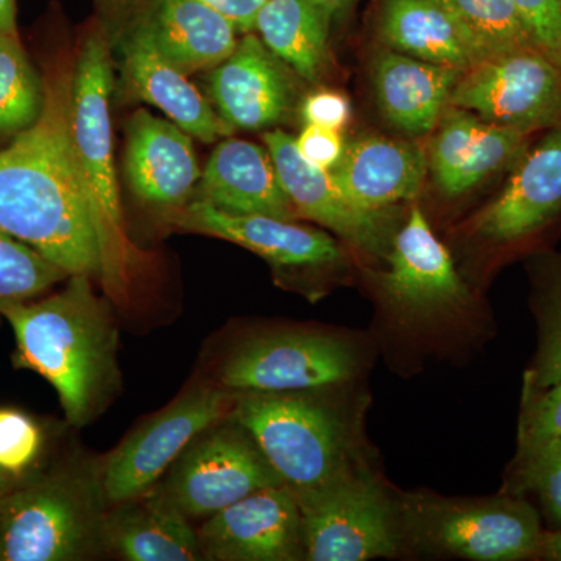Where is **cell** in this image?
I'll return each instance as SVG.
<instances>
[{
	"label": "cell",
	"mask_w": 561,
	"mask_h": 561,
	"mask_svg": "<svg viewBox=\"0 0 561 561\" xmlns=\"http://www.w3.org/2000/svg\"><path fill=\"white\" fill-rule=\"evenodd\" d=\"M427 171L426 153L416 144L370 136L350 144L331 173L351 205L386 213L398 203L415 201Z\"/></svg>",
	"instance_id": "20"
},
{
	"label": "cell",
	"mask_w": 561,
	"mask_h": 561,
	"mask_svg": "<svg viewBox=\"0 0 561 561\" xmlns=\"http://www.w3.org/2000/svg\"><path fill=\"white\" fill-rule=\"evenodd\" d=\"M210 95L217 114L232 130L249 131L278 124L294 101V90L279 58L253 33L214 69Z\"/></svg>",
	"instance_id": "17"
},
{
	"label": "cell",
	"mask_w": 561,
	"mask_h": 561,
	"mask_svg": "<svg viewBox=\"0 0 561 561\" xmlns=\"http://www.w3.org/2000/svg\"><path fill=\"white\" fill-rule=\"evenodd\" d=\"M41 446L43 434L31 416L0 408V470L21 478L38 459Z\"/></svg>",
	"instance_id": "34"
},
{
	"label": "cell",
	"mask_w": 561,
	"mask_h": 561,
	"mask_svg": "<svg viewBox=\"0 0 561 561\" xmlns=\"http://www.w3.org/2000/svg\"><path fill=\"white\" fill-rule=\"evenodd\" d=\"M46 84L33 68L20 36L0 32V140H13L38 122Z\"/></svg>",
	"instance_id": "28"
},
{
	"label": "cell",
	"mask_w": 561,
	"mask_h": 561,
	"mask_svg": "<svg viewBox=\"0 0 561 561\" xmlns=\"http://www.w3.org/2000/svg\"><path fill=\"white\" fill-rule=\"evenodd\" d=\"M125 175L139 201L181 205L202 179L190 133L149 111H136L128 124Z\"/></svg>",
	"instance_id": "19"
},
{
	"label": "cell",
	"mask_w": 561,
	"mask_h": 561,
	"mask_svg": "<svg viewBox=\"0 0 561 561\" xmlns=\"http://www.w3.org/2000/svg\"><path fill=\"white\" fill-rule=\"evenodd\" d=\"M13 328V364L54 386L70 424L83 426L116 383L117 332L91 289L90 275H70L60 294L0 309Z\"/></svg>",
	"instance_id": "2"
},
{
	"label": "cell",
	"mask_w": 561,
	"mask_h": 561,
	"mask_svg": "<svg viewBox=\"0 0 561 561\" xmlns=\"http://www.w3.org/2000/svg\"><path fill=\"white\" fill-rule=\"evenodd\" d=\"M531 43L561 69V7L559 0H512Z\"/></svg>",
	"instance_id": "35"
},
{
	"label": "cell",
	"mask_w": 561,
	"mask_h": 561,
	"mask_svg": "<svg viewBox=\"0 0 561 561\" xmlns=\"http://www.w3.org/2000/svg\"><path fill=\"white\" fill-rule=\"evenodd\" d=\"M461 70L416 60L397 50L378 55L373 68L376 101L390 125L409 136L434 131L449 106Z\"/></svg>",
	"instance_id": "23"
},
{
	"label": "cell",
	"mask_w": 561,
	"mask_h": 561,
	"mask_svg": "<svg viewBox=\"0 0 561 561\" xmlns=\"http://www.w3.org/2000/svg\"><path fill=\"white\" fill-rule=\"evenodd\" d=\"M561 438V381L531 389L524 386L516 459Z\"/></svg>",
	"instance_id": "33"
},
{
	"label": "cell",
	"mask_w": 561,
	"mask_h": 561,
	"mask_svg": "<svg viewBox=\"0 0 561 561\" xmlns=\"http://www.w3.org/2000/svg\"><path fill=\"white\" fill-rule=\"evenodd\" d=\"M459 24L479 61L502 51L535 46L512 0H438ZM537 47V46H535Z\"/></svg>",
	"instance_id": "30"
},
{
	"label": "cell",
	"mask_w": 561,
	"mask_h": 561,
	"mask_svg": "<svg viewBox=\"0 0 561 561\" xmlns=\"http://www.w3.org/2000/svg\"><path fill=\"white\" fill-rule=\"evenodd\" d=\"M201 2L231 21L238 32L251 33L254 31L257 14L267 0H201Z\"/></svg>",
	"instance_id": "38"
},
{
	"label": "cell",
	"mask_w": 561,
	"mask_h": 561,
	"mask_svg": "<svg viewBox=\"0 0 561 561\" xmlns=\"http://www.w3.org/2000/svg\"><path fill=\"white\" fill-rule=\"evenodd\" d=\"M72 76L46 84L38 122L0 149V230L69 275L102 273V249L70 131Z\"/></svg>",
	"instance_id": "1"
},
{
	"label": "cell",
	"mask_w": 561,
	"mask_h": 561,
	"mask_svg": "<svg viewBox=\"0 0 561 561\" xmlns=\"http://www.w3.org/2000/svg\"><path fill=\"white\" fill-rule=\"evenodd\" d=\"M301 114L306 124L342 131L351 119V103L342 92L321 90L306 98Z\"/></svg>",
	"instance_id": "37"
},
{
	"label": "cell",
	"mask_w": 561,
	"mask_h": 561,
	"mask_svg": "<svg viewBox=\"0 0 561 561\" xmlns=\"http://www.w3.org/2000/svg\"><path fill=\"white\" fill-rule=\"evenodd\" d=\"M561 217V125L530 142L496 197L479 210L472 231L507 245L537 234Z\"/></svg>",
	"instance_id": "14"
},
{
	"label": "cell",
	"mask_w": 561,
	"mask_h": 561,
	"mask_svg": "<svg viewBox=\"0 0 561 561\" xmlns=\"http://www.w3.org/2000/svg\"><path fill=\"white\" fill-rule=\"evenodd\" d=\"M512 494L534 493L552 530H561V438L515 459Z\"/></svg>",
	"instance_id": "32"
},
{
	"label": "cell",
	"mask_w": 561,
	"mask_h": 561,
	"mask_svg": "<svg viewBox=\"0 0 561 561\" xmlns=\"http://www.w3.org/2000/svg\"><path fill=\"white\" fill-rule=\"evenodd\" d=\"M357 360L348 345L320 334L265 335L241 346L225 362V389L291 393L345 382Z\"/></svg>",
	"instance_id": "11"
},
{
	"label": "cell",
	"mask_w": 561,
	"mask_h": 561,
	"mask_svg": "<svg viewBox=\"0 0 561 561\" xmlns=\"http://www.w3.org/2000/svg\"><path fill=\"white\" fill-rule=\"evenodd\" d=\"M101 478L58 471L0 497V561L83 560L105 545Z\"/></svg>",
	"instance_id": "3"
},
{
	"label": "cell",
	"mask_w": 561,
	"mask_h": 561,
	"mask_svg": "<svg viewBox=\"0 0 561 561\" xmlns=\"http://www.w3.org/2000/svg\"><path fill=\"white\" fill-rule=\"evenodd\" d=\"M2 496H3V494H0V497H2Z\"/></svg>",
	"instance_id": "43"
},
{
	"label": "cell",
	"mask_w": 561,
	"mask_h": 561,
	"mask_svg": "<svg viewBox=\"0 0 561 561\" xmlns=\"http://www.w3.org/2000/svg\"><path fill=\"white\" fill-rule=\"evenodd\" d=\"M234 402L225 390L198 387L144 421L103 467L106 502L117 505L146 494L198 435L232 412Z\"/></svg>",
	"instance_id": "10"
},
{
	"label": "cell",
	"mask_w": 561,
	"mask_h": 561,
	"mask_svg": "<svg viewBox=\"0 0 561 561\" xmlns=\"http://www.w3.org/2000/svg\"><path fill=\"white\" fill-rule=\"evenodd\" d=\"M173 220L186 230L238 243L284 267H316L334 264L342 257L337 243L327 232L276 217L228 213L202 198L192 202Z\"/></svg>",
	"instance_id": "18"
},
{
	"label": "cell",
	"mask_w": 561,
	"mask_h": 561,
	"mask_svg": "<svg viewBox=\"0 0 561 561\" xmlns=\"http://www.w3.org/2000/svg\"><path fill=\"white\" fill-rule=\"evenodd\" d=\"M387 261L389 271L382 275V290L402 317L430 319L467 305L468 290L451 254L419 206H413L391 241Z\"/></svg>",
	"instance_id": "13"
},
{
	"label": "cell",
	"mask_w": 561,
	"mask_h": 561,
	"mask_svg": "<svg viewBox=\"0 0 561 561\" xmlns=\"http://www.w3.org/2000/svg\"><path fill=\"white\" fill-rule=\"evenodd\" d=\"M538 557L545 560L561 561V530L542 531Z\"/></svg>",
	"instance_id": "39"
},
{
	"label": "cell",
	"mask_w": 561,
	"mask_h": 561,
	"mask_svg": "<svg viewBox=\"0 0 561 561\" xmlns=\"http://www.w3.org/2000/svg\"><path fill=\"white\" fill-rule=\"evenodd\" d=\"M146 22L154 44L184 73L217 68L238 47V28L201 0H151Z\"/></svg>",
	"instance_id": "25"
},
{
	"label": "cell",
	"mask_w": 561,
	"mask_h": 561,
	"mask_svg": "<svg viewBox=\"0 0 561 561\" xmlns=\"http://www.w3.org/2000/svg\"><path fill=\"white\" fill-rule=\"evenodd\" d=\"M202 201L234 214H257L295 220L291 205L271 153L242 139L221 140L202 175Z\"/></svg>",
	"instance_id": "22"
},
{
	"label": "cell",
	"mask_w": 561,
	"mask_h": 561,
	"mask_svg": "<svg viewBox=\"0 0 561 561\" xmlns=\"http://www.w3.org/2000/svg\"><path fill=\"white\" fill-rule=\"evenodd\" d=\"M449 105L502 127L546 131L561 125V69L535 46L502 51L461 72Z\"/></svg>",
	"instance_id": "8"
},
{
	"label": "cell",
	"mask_w": 561,
	"mask_h": 561,
	"mask_svg": "<svg viewBox=\"0 0 561 561\" xmlns=\"http://www.w3.org/2000/svg\"><path fill=\"white\" fill-rule=\"evenodd\" d=\"M330 21V14L313 0H267L254 31L280 61L316 83L328 61Z\"/></svg>",
	"instance_id": "27"
},
{
	"label": "cell",
	"mask_w": 561,
	"mask_h": 561,
	"mask_svg": "<svg viewBox=\"0 0 561 561\" xmlns=\"http://www.w3.org/2000/svg\"><path fill=\"white\" fill-rule=\"evenodd\" d=\"M0 32L18 35L16 0H0Z\"/></svg>",
	"instance_id": "40"
},
{
	"label": "cell",
	"mask_w": 561,
	"mask_h": 561,
	"mask_svg": "<svg viewBox=\"0 0 561 561\" xmlns=\"http://www.w3.org/2000/svg\"><path fill=\"white\" fill-rule=\"evenodd\" d=\"M66 278L60 265L0 230V309L35 300Z\"/></svg>",
	"instance_id": "31"
},
{
	"label": "cell",
	"mask_w": 561,
	"mask_h": 561,
	"mask_svg": "<svg viewBox=\"0 0 561 561\" xmlns=\"http://www.w3.org/2000/svg\"><path fill=\"white\" fill-rule=\"evenodd\" d=\"M264 140L280 184L298 217L337 232L362 250L375 253L382 250L386 213H370L351 205L339 190L332 173L306 161L295 146V138L287 133L267 131Z\"/></svg>",
	"instance_id": "16"
},
{
	"label": "cell",
	"mask_w": 561,
	"mask_h": 561,
	"mask_svg": "<svg viewBox=\"0 0 561 561\" xmlns=\"http://www.w3.org/2000/svg\"><path fill=\"white\" fill-rule=\"evenodd\" d=\"M232 420L294 494L319 489L353 467L345 424L313 398L250 391L234 402Z\"/></svg>",
	"instance_id": "4"
},
{
	"label": "cell",
	"mask_w": 561,
	"mask_h": 561,
	"mask_svg": "<svg viewBox=\"0 0 561 561\" xmlns=\"http://www.w3.org/2000/svg\"><path fill=\"white\" fill-rule=\"evenodd\" d=\"M432 139L427 169L446 197H460L522 158L534 135L449 105Z\"/></svg>",
	"instance_id": "15"
},
{
	"label": "cell",
	"mask_w": 561,
	"mask_h": 561,
	"mask_svg": "<svg viewBox=\"0 0 561 561\" xmlns=\"http://www.w3.org/2000/svg\"><path fill=\"white\" fill-rule=\"evenodd\" d=\"M198 541L206 560L305 559L297 497L286 485L253 491L210 515L198 531Z\"/></svg>",
	"instance_id": "12"
},
{
	"label": "cell",
	"mask_w": 561,
	"mask_h": 561,
	"mask_svg": "<svg viewBox=\"0 0 561 561\" xmlns=\"http://www.w3.org/2000/svg\"><path fill=\"white\" fill-rule=\"evenodd\" d=\"M404 522L415 541L432 551L479 561L538 557L545 531L537 508L512 493L461 501L411 497Z\"/></svg>",
	"instance_id": "6"
},
{
	"label": "cell",
	"mask_w": 561,
	"mask_h": 561,
	"mask_svg": "<svg viewBox=\"0 0 561 561\" xmlns=\"http://www.w3.org/2000/svg\"><path fill=\"white\" fill-rule=\"evenodd\" d=\"M295 146L306 161L328 172L341 164L346 150L341 131L313 124H306Z\"/></svg>",
	"instance_id": "36"
},
{
	"label": "cell",
	"mask_w": 561,
	"mask_h": 561,
	"mask_svg": "<svg viewBox=\"0 0 561 561\" xmlns=\"http://www.w3.org/2000/svg\"><path fill=\"white\" fill-rule=\"evenodd\" d=\"M559 2H560V7H561V0H559Z\"/></svg>",
	"instance_id": "44"
},
{
	"label": "cell",
	"mask_w": 561,
	"mask_h": 561,
	"mask_svg": "<svg viewBox=\"0 0 561 561\" xmlns=\"http://www.w3.org/2000/svg\"><path fill=\"white\" fill-rule=\"evenodd\" d=\"M111 90L113 66L108 43L102 33H95L81 47L72 72L70 131L101 241L102 273L116 280L128 260V242L122 225L119 186L113 161Z\"/></svg>",
	"instance_id": "5"
},
{
	"label": "cell",
	"mask_w": 561,
	"mask_h": 561,
	"mask_svg": "<svg viewBox=\"0 0 561 561\" xmlns=\"http://www.w3.org/2000/svg\"><path fill=\"white\" fill-rule=\"evenodd\" d=\"M125 79L139 99L157 106L184 131L203 142L230 136L232 128L216 113L183 70L158 49L146 22L124 43Z\"/></svg>",
	"instance_id": "21"
},
{
	"label": "cell",
	"mask_w": 561,
	"mask_h": 561,
	"mask_svg": "<svg viewBox=\"0 0 561 561\" xmlns=\"http://www.w3.org/2000/svg\"><path fill=\"white\" fill-rule=\"evenodd\" d=\"M20 479L16 476L10 474V472L0 470V494H5L7 491L13 489L20 482Z\"/></svg>",
	"instance_id": "42"
},
{
	"label": "cell",
	"mask_w": 561,
	"mask_h": 561,
	"mask_svg": "<svg viewBox=\"0 0 561 561\" xmlns=\"http://www.w3.org/2000/svg\"><path fill=\"white\" fill-rule=\"evenodd\" d=\"M313 2H316L320 9L327 11L330 18H334L335 14H341L346 9H350L354 0H313Z\"/></svg>",
	"instance_id": "41"
},
{
	"label": "cell",
	"mask_w": 561,
	"mask_h": 561,
	"mask_svg": "<svg viewBox=\"0 0 561 561\" xmlns=\"http://www.w3.org/2000/svg\"><path fill=\"white\" fill-rule=\"evenodd\" d=\"M534 278L538 350L524 386L545 389L561 381V254H546L535 262Z\"/></svg>",
	"instance_id": "29"
},
{
	"label": "cell",
	"mask_w": 561,
	"mask_h": 561,
	"mask_svg": "<svg viewBox=\"0 0 561 561\" xmlns=\"http://www.w3.org/2000/svg\"><path fill=\"white\" fill-rule=\"evenodd\" d=\"M379 33L391 50L459 69L479 61L478 51L438 0H382Z\"/></svg>",
	"instance_id": "26"
},
{
	"label": "cell",
	"mask_w": 561,
	"mask_h": 561,
	"mask_svg": "<svg viewBox=\"0 0 561 561\" xmlns=\"http://www.w3.org/2000/svg\"><path fill=\"white\" fill-rule=\"evenodd\" d=\"M105 519L103 540L128 561H197L198 534L162 491L122 502Z\"/></svg>",
	"instance_id": "24"
},
{
	"label": "cell",
	"mask_w": 561,
	"mask_h": 561,
	"mask_svg": "<svg viewBox=\"0 0 561 561\" xmlns=\"http://www.w3.org/2000/svg\"><path fill=\"white\" fill-rule=\"evenodd\" d=\"M284 485L238 421L198 435L175 460L162 493L187 518L214 515L253 491Z\"/></svg>",
	"instance_id": "9"
},
{
	"label": "cell",
	"mask_w": 561,
	"mask_h": 561,
	"mask_svg": "<svg viewBox=\"0 0 561 561\" xmlns=\"http://www.w3.org/2000/svg\"><path fill=\"white\" fill-rule=\"evenodd\" d=\"M295 497L301 512L306 560L365 561L398 552L393 507L370 472L351 467Z\"/></svg>",
	"instance_id": "7"
}]
</instances>
